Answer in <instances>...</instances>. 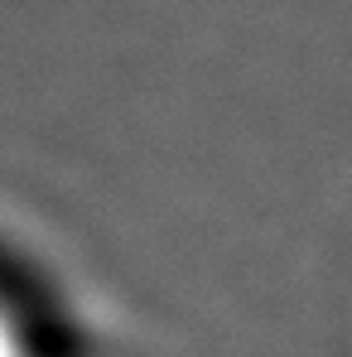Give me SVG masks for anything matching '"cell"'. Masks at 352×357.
Returning a JSON list of instances; mask_svg holds the SVG:
<instances>
[{"label": "cell", "mask_w": 352, "mask_h": 357, "mask_svg": "<svg viewBox=\"0 0 352 357\" xmlns=\"http://www.w3.org/2000/svg\"><path fill=\"white\" fill-rule=\"evenodd\" d=\"M0 357H34V348H29V333L20 328V319L0 304Z\"/></svg>", "instance_id": "obj_1"}]
</instances>
